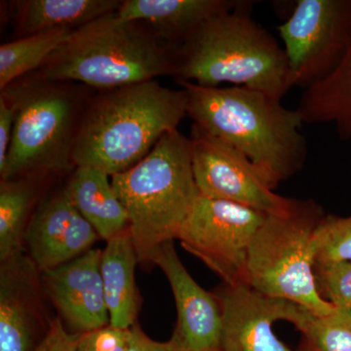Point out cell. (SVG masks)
Wrapping results in <instances>:
<instances>
[{"label":"cell","instance_id":"1","mask_svg":"<svg viewBox=\"0 0 351 351\" xmlns=\"http://www.w3.org/2000/svg\"><path fill=\"white\" fill-rule=\"evenodd\" d=\"M193 126L243 154L272 189L304 168L308 149L297 110L258 90L179 82Z\"/></svg>","mask_w":351,"mask_h":351},{"label":"cell","instance_id":"2","mask_svg":"<svg viewBox=\"0 0 351 351\" xmlns=\"http://www.w3.org/2000/svg\"><path fill=\"white\" fill-rule=\"evenodd\" d=\"M188 115L186 90L156 80L106 90L85 108L76 131L73 162L108 176L144 159L159 138Z\"/></svg>","mask_w":351,"mask_h":351},{"label":"cell","instance_id":"3","mask_svg":"<svg viewBox=\"0 0 351 351\" xmlns=\"http://www.w3.org/2000/svg\"><path fill=\"white\" fill-rule=\"evenodd\" d=\"M253 4L241 0L171 48L178 82L207 87L232 83L282 99L292 88L287 56L274 36L252 18Z\"/></svg>","mask_w":351,"mask_h":351},{"label":"cell","instance_id":"4","mask_svg":"<svg viewBox=\"0 0 351 351\" xmlns=\"http://www.w3.org/2000/svg\"><path fill=\"white\" fill-rule=\"evenodd\" d=\"M51 82L106 90L174 75L172 50L149 27L113 12L78 27L39 69Z\"/></svg>","mask_w":351,"mask_h":351},{"label":"cell","instance_id":"5","mask_svg":"<svg viewBox=\"0 0 351 351\" xmlns=\"http://www.w3.org/2000/svg\"><path fill=\"white\" fill-rule=\"evenodd\" d=\"M112 184L128 214L138 263H152L163 244L178 239L200 195L191 138L168 132L140 162L112 176Z\"/></svg>","mask_w":351,"mask_h":351},{"label":"cell","instance_id":"6","mask_svg":"<svg viewBox=\"0 0 351 351\" xmlns=\"http://www.w3.org/2000/svg\"><path fill=\"white\" fill-rule=\"evenodd\" d=\"M13 104L16 117L1 181L75 167L76 131L82 119L80 100L63 82L38 73L1 90Z\"/></svg>","mask_w":351,"mask_h":351},{"label":"cell","instance_id":"7","mask_svg":"<svg viewBox=\"0 0 351 351\" xmlns=\"http://www.w3.org/2000/svg\"><path fill=\"white\" fill-rule=\"evenodd\" d=\"M324 216L313 200H294L287 213L267 215L252 242L245 284L316 315L332 313L335 307L320 295L314 274V233Z\"/></svg>","mask_w":351,"mask_h":351},{"label":"cell","instance_id":"8","mask_svg":"<svg viewBox=\"0 0 351 351\" xmlns=\"http://www.w3.org/2000/svg\"><path fill=\"white\" fill-rule=\"evenodd\" d=\"M278 32L291 85L306 89L343 61L351 43V0H299Z\"/></svg>","mask_w":351,"mask_h":351},{"label":"cell","instance_id":"9","mask_svg":"<svg viewBox=\"0 0 351 351\" xmlns=\"http://www.w3.org/2000/svg\"><path fill=\"white\" fill-rule=\"evenodd\" d=\"M265 217L250 207L199 195L177 239L225 285L245 284L249 251Z\"/></svg>","mask_w":351,"mask_h":351},{"label":"cell","instance_id":"10","mask_svg":"<svg viewBox=\"0 0 351 351\" xmlns=\"http://www.w3.org/2000/svg\"><path fill=\"white\" fill-rule=\"evenodd\" d=\"M191 160L200 195L267 215L290 211L295 199L274 193L258 168L232 145L193 126Z\"/></svg>","mask_w":351,"mask_h":351},{"label":"cell","instance_id":"11","mask_svg":"<svg viewBox=\"0 0 351 351\" xmlns=\"http://www.w3.org/2000/svg\"><path fill=\"white\" fill-rule=\"evenodd\" d=\"M152 263L167 277L177 307V324L168 341L170 351L221 350L223 317L217 295L195 282L180 260L173 241L158 249Z\"/></svg>","mask_w":351,"mask_h":351},{"label":"cell","instance_id":"12","mask_svg":"<svg viewBox=\"0 0 351 351\" xmlns=\"http://www.w3.org/2000/svg\"><path fill=\"white\" fill-rule=\"evenodd\" d=\"M221 307V351L294 350L284 345L272 326L278 320L292 322L300 306L267 297L247 284L228 286L217 294Z\"/></svg>","mask_w":351,"mask_h":351},{"label":"cell","instance_id":"13","mask_svg":"<svg viewBox=\"0 0 351 351\" xmlns=\"http://www.w3.org/2000/svg\"><path fill=\"white\" fill-rule=\"evenodd\" d=\"M100 239L73 204L66 189L45 201L27 226L25 242L39 271L71 262Z\"/></svg>","mask_w":351,"mask_h":351},{"label":"cell","instance_id":"14","mask_svg":"<svg viewBox=\"0 0 351 351\" xmlns=\"http://www.w3.org/2000/svg\"><path fill=\"white\" fill-rule=\"evenodd\" d=\"M101 250L91 249L43 272L44 286L66 323L82 332L110 325L101 274Z\"/></svg>","mask_w":351,"mask_h":351},{"label":"cell","instance_id":"15","mask_svg":"<svg viewBox=\"0 0 351 351\" xmlns=\"http://www.w3.org/2000/svg\"><path fill=\"white\" fill-rule=\"evenodd\" d=\"M38 267L24 253L0 267V351H34L45 315Z\"/></svg>","mask_w":351,"mask_h":351},{"label":"cell","instance_id":"16","mask_svg":"<svg viewBox=\"0 0 351 351\" xmlns=\"http://www.w3.org/2000/svg\"><path fill=\"white\" fill-rule=\"evenodd\" d=\"M241 0H124L121 19L143 23L168 47L182 43L200 25L239 6Z\"/></svg>","mask_w":351,"mask_h":351},{"label":"cell","instance_id":"17","mask_svg":"<svg viewBox=\"0 0 351 351\" xmlns=\"http://www.w3.org/2000/svg\"><path fill=\"white\" fill-rule=\"evenodd\" d=\"M138 263L129 228L108 240L101 251V280L112 327L128 330L136 324L141 304L135 281Z\"/></svg>","mask_w":351,"mask_h":351},{"label":"cell","instance_id":"18","mask_svg":"<svg viewBox=\"0 0 351 351\" xmlns=\"http://www.w3.org/2000/svg\"><path fill=\"white\" fill-rule=\"evenodd\" d=\"M108 177L103 171L78 166L64 189L78 212L106 242L129 228L128 214Z\"/></svg>","mask_w":351,"mask_h":351},{"label":"cell","instance_id":"19","mask_svg":"<svg viewBox=\"0 0 351 351\" xmlns=\"http://www.w3.org/2000/svg\"><path fill=\"white\" fill-rule=\"evenodd\" d=\"M14 19L23 36L50 29H75L117 12L120 0H23L13 1Z\"/></svg>","mask_w":351,"mask_h":351},{"label":"cell","instance_id":"20","mask_svg":"<svg viewBox=\"0 0 351 351\" xmlns=\"http://www.w3.org/2000/svg\"><path fill=\"white\" fill-rule=\"evenodd\" d=\"M297 110L304 123L332 124L341 140H351V43L338 68L304 89Z\"/></svg>","mask_w":351,"mask_h":351},{"label":"cell","instance_id":"21","mask_svg":"<svg viewBox=\"0 0 351 351\" xmlns=\"http://www.w3.org/2000/svg\"><path fill=\"white\" fill-rule=\"evenodd\" d=\"M73 29H50L0 46V89L27 73L40 69L46 60L69 38Z\"/></svg>","mask_w":351,"mask_h":351},{"label":"cell","instance_id":"22","mask_svg":"<svg viewBox=\"0 0 351 351\" xmlns=\"http://www.w3.org/2000/svg\"><path fill=\"white\" fill-rule=\"evenodd\" d=\"M34 191L25 180L1 181L0 186V263L23 254L27 216Z\"/></svg>","mask_w":351,"mask_h":351},{"label":"cell","instance_id":"23","mask_svg":"<svg viewBox=\"0 0 351 351\" xmlns=\"http://www.w3.org/2000/svg\"><path fill=\"white\" fill-rule=\"evenodd\" d=\"M291 323L304 335L309 351H351V311L335 307L319 316L301 306Z\"/></svg>","mask_w":351,"mask_h":351},{"label":"cell","instance_id":"24","mask_svg":"<svg viewBox=\"0 0 351 351\" xmlns=\"http://www.w3.org/2000/svg\"><path fill=\"white\" fill-rule=\"evenodd\" d=\"M316 263L351 261V215H325L314 233Z\"/></svg>","mask_w":351,"mask_h":351},{"label":"cell","instance_id":"25","mask_svg":"<svg viewBox=\"0 0 351 351\" xmlns=\"http://www.w3.org/2000/svg\"><path fill=\"white\" fill-rule=\"evenodd\" d=\"M316 285L332 306L351 311V261L316 263Z\"/></svg>","mask_w":351,"mask_h":351},{"label":"cell","instance_id":"26","mask_svg":"<svg viewBox=\"0 0 351 351\" xmlns=\"http://www.w3.org/2000/svg\"><path fill=\"white\" fill-rule=\"evenodd\" d=\"M128 336L129 329L108 325L80 334L75 351H126Z\"/></svg>","mask_w":351,"mask_h":351},{"label":"cell","instance_id":"27","mask_svg":"<svg viewBox=\"0 0 351 351\" xmlns=\"http://www.w3.org/2000/svg\"><path fill=\"white\" fill-rule=\"evenodd\" d=\"M80 337V334H69L61 318H55L34 351H75Z\"/></svg>","mask_w":351,"mask_h":351},{"label":"cell","instance_id":"28","mask_svg":"<svg viewBox=\"0 0 351 351\" xmlns=\"http://www.w3.org/2000/svg\"><path fill=\"white\" fill-rule=\"evenodd\" d=\"M16 112L13 104L5 96H0V171L5 166L12 140Z\"/></svg>","mask_w":351,"mask_h":351},{"label":"cell","instance_id":"29","mask_svg":"<svg viewBox=\"0 0 351 351\" xmlns=\"http://www.w3.org/2000/svg\"><path fill=\"white\" fill-rule=\"evenodd\" d=\"M126 351H170L169 343L152 341L138 324L129 329Z\"/></svg>","mask_w":351,"mask_h":351},{"label":"cell","instance_id":"30","mask_svg":"<svg viewBox=\"0 0 351 351\" xmlns=\"http://www.w3.org/2000/svg\"><path fill=\"white\" fill-rule=\"evenodd\" d=\"M219 351H221V350H219Z\"/></svg>","mask_w":351,"mask_h":351}]
</instances>
